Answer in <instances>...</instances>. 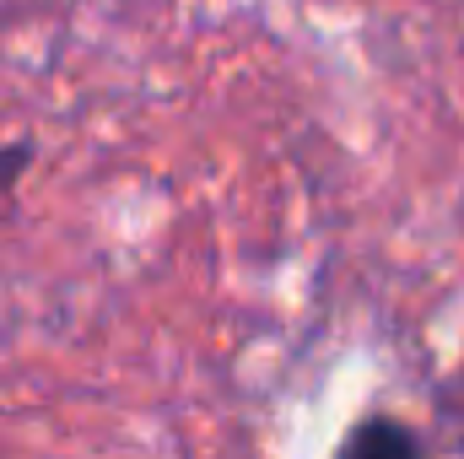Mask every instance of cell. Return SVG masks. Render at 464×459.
Returning <instances> with one entry per match:
<instances>
[{
    "label": "cell",
    "mask_w": 464,
    "mask_h": 459,
    "mask_svg": "<svg viewBox=\"0 0 464 459\" xmlns=\"http://www.w3.org/2000/svg\"><path fill=\"white\" fill-rule=\"evenodd\" d=\"M335 459H427V454H421V438H416L411 422L378 411V416L351 422V433L341 438V454Z\"/></svg>",
    "instance_id": "1"
},
{
    "label": "cell",
    "mask_w": 464,
    "mask_h": 459,
    "mask_svg": "<svg viewBox=\"0 0 464 459\" xmlns=\"http://www.w3.org/2000/svg\"><path fill=\"white\" fill-rule=\"evenodd\" d=\"M33 157H38V146H33V141H0V222H5V217H11V206H16V190H22V179H27Z\"/></svg>",
    "instance_id": "2"
},
{
    "label": "cell",
    "mask_w": 464,
    "mask_h": 459,
    "mask_svg": "<svg viewBox=\"0 0 464 459\" xmlns=\"http://www.w3.org/2000/svg\"><path fill=\"white\" fill-rule=\"evenodd\" d=\"M443 422L454 427V438H459V449H464V367L443 384Z\"/></svg>",
    "instance_id": "3"
}]
</instances>
